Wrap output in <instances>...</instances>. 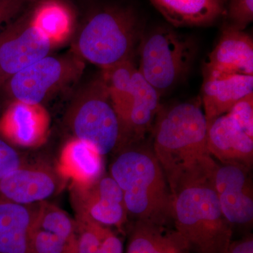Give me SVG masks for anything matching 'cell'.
Segmentation results:
<instances>
[{
	"instance_id": "6da1fadb",
	"label": "cell",
	"mask_w": 253,
	"mask_h": 253,
	"mask_svg": "<svg viewBox=\"0 0 253 253\" xmlns=\"http://www.w3.org/2000/svg\"><path fill=\"white\" fill-rule=\"evenodd\" d=\"M207 130L199 102L160 108L153 126V149L172 195L212 178L217 163L208 150Z\"/></svg>"
},
{
	"instance_id": "7a4b0ae2",
	"label": "cell",
	"mask_w": 253,
	"mask_h": 253,
	"mask_svg": "<svg viewBox=\"0 0 253 253\" xmlns=\"http://www.w3.org/2000/svg\"><path fill=\"white\" fill-rule=\"evenodd\" d=\"M144 141L116 151L110 175L123 192L127 215L167 226L172 221V195L153 146Z\"/></svg>"
},
{
	"instance_id": "3957f363",
	"label": "cell",
	"mask_w": 253,
	"mask_h": 253,
	"mask_svg": "<svg viewBox=\"0 0 253 253\" xmlns=\"http://www.w3.org/2000/svg\"><path fill=\"white\" fill-rule=\"evenodd\" d=\"M144 33V22L131 6H101L83 23L73 51L84 61L104 69L132 60Z\"/></svg>"
},
{
	"instance_id": "277c9868",
	"label": "cell",
	"mask_w": 253,
	"mask_h": 253,
	"mask_svg": "<svg viewBox=\"0 0 253 253\" xmlns=\"http://www.w3.org/2000/svg\"><path fill=\"white\" fill-rule=\"evenodd\" d=\"M172 219L191 253H224L232 241L233 226L221 212L211 179L172 195Z\"/></svg>"
},
{
	"instance_id": "5b68a950",
	"label": "cell",
	"mask_w": 253,
	"mask_h": 253,
	"mask_svg": "<svg viewBox=\"0 0 253 253\" xmlns=\"http://www.w3.org/2000/svg\"><path fill=\"white\" fill-rule=\"evenodd\" d=\"M67 121L74 137L91 145L103 157L122 147L121 122L101 77L77 91Z\"/></svg>"
},
{
	"instance_id": "8992f818",
	"label": "cell",
	"mask_w": 253,
	"mask_h": 253,
	"mask_svg": "<svg viewBox=\"0 0 253 253\" xmlns=\"http://www.w3.org/2000/svg\"><path fill=\"white\" fill-rule=\"evenodd\" d=\"M138 50V71L160 94L187 76L197 51L193 38L167 26L144 31Z\"/></svg>"
},
{
	"instance_id": "52a82bcc",
	"label": "cell",
	"mask_w": 253,
	"mask_h": 253,
	"mask_svg": "<svg viewBox=\"0 0 253 253\" xmlns=\"http://www.w3.org/2000/svg\"><path fill=\"white\" fill-rule=\"evenodd\" d=\"M85 68L74 51L62 56H48L9 78L0 89L11 101L42 104L46 99L76 84Z\"/></svg>"
},
{
	"instance_id": "ba28073f",
	"label": "cell",
	"mask_w": 253,
	"mask_h": 253,
	"mask_svg": "<svg viewBox=\"0 0 253 253\" xmlns=\"http://www.w3.org/2000/svg\"><path fill=\"white\" fill-rule=\"evenodd\" d=\"M55 45L31 22V10L0 33V88L10 78L49 55Z\"/></svg>"
},
{
	"instance_id": "9c48e42d",
	"label": "cell",
	"mask_w": 253,
	"mask_h": 253,
	"mask_svg": "<svg viewBox=\"0 0 253 253\" xmlns=\"http://www.w3.org/2000/svg\"><path fill=\"white\" fill-rule=\"evenodd\" d=\"M71 197L76 217H86L123 232L127 219L123 192L111 175L87 185L73 184Z\"/></svg>"
},
{
	"instance_id": "30bf717a",
	"label": "cell",
	"mask_w": 253,
	"mask_h": 253,
	"mask_svg": "<svg viewBox=\"0 0 253 253\" xmlns=\"http://www.w3.org/2000/svg\"><path fill=\"white\" fill-rule=\"evenodd\" d=\"M251 168L218 164L211 181L221 212L231 225L250 227L253 221V191Z\"/></svg>"
},
{
	"instance_id": "8fae6325",
	"label": "cell",
	"mask_w": 253,
	"mask_h": 253,
	"mask_svg": "<svg viewBox=\"0 0 253 253\" xmlns=\"http://www.w3.org/2000/svg\"><path fill=\"white\" fill-rule=\"evenodd\" d=\"M66 180L58 169L23 165L0 180V200L26 206L40 204L59 194Z\"/></svg>"
},
{
	"instance_id": "7c38bea8",
	"label": "cell",
	"mask_w": 253,
	"mask_h": 253,
	"mask_svg": "<svg viewBox=\"0 0 253 253\" xmlns=\"http://www.w3.org/2000/svg\"><path fill=\"white\" fill-rule=\"evenodd\" d=\"M50 117L42 104L13 101L0 118V134L9 144L37 147L46 141Z\"/></svg>"
},
{
	"instance_id": "4fadbf2b",
	"label": "cell",
	"mask_w": 253,
	"mask_h": 253,
	"mask_svg": "<svg viewBox=\"0 0 253 253\" xmlns=\"http://www.w3.org/2000/svg\"><path fill=\"white\" fill-rule=\"evenodd\" d=\"M207 143L211 156L221 164L251 168L253 137L248 135L227 113L208 122Z\"/></svg>"
},
{
	"instance_id": "5bb4252c",
	"label": "cell",
	"mask_w": 253,
	"mask_h": 253,
	"mask_svg": "<svg viewBox=\"0 0 253 253\" xmlns=\"http://www.w3.org/2000/svg\"><path fill=\"white\" fill-rule=\"evenodd\" d=\"M253 94V76L204 71L202 104L207 122L229 112L240 100Z\"/></svg>"
},
{
	"instance_id": "9a60e30c",
	"label": "cell",
	"mask_w": 253,
	"mask_h": 253,
	"mask_svg": "<svg viewBox=\"0 0 253 253\" xmlns=\"http://www.w3.org/2000/svg\"><path fill=\"white\" fill-rule=\"evenodd\" d=\"M160 97L161 94L136 68L133 76L131 104L122 127L121 148L144 140L146 134L152 131L155 119L161 108Z\"/></svg>"
},
{
	"instance_id": "2e32d148",
	"label": "cell",
	"mask_w": 253,
	"mask_h": 253,
	"mask_svg": "<svg viewBox=\"0 0 253 253\" xmlns=\"http://www.w3.org/2000/svg\"><path fill=\"white\" fill-rule=\"evenodd\" d=\"M204 71L253 76V41L244 31L223 27L217 45L208 56Z\"/></svg>"
},
{
	"instance_id": "e0dca14e",
	"label": "cell",
	"mask_w": 253,
	"mask_h": 253,
	"mask_svg": "<svg viewBox=\"0 0 253 253\" xmlns=\"http://www.w3.org/2000/svg\"><path fill=\"white\" fill-rule=\"evenodd\" d=\"M38 204L0 200V253H31L30 235Z\"/></svg>"
},
{
	"instance_id": "ac0fdd59",
	"label": "cell",
	"mask_w": 253,
	"mask_h": 253,
	"mask_svg": "<svg viewBox=\"0 0 253 253\" xmlns=\"http://www.w3.org/2000/svg\"><path fill=\"white\" fill-rule=\"evenodd\" d=\"M174 27L207 26L223 17L225 0H149Z\"/></svg>"
},
{
	"instance_id": "d6986e66",
	"label": "cell",
	"mask_w": 253,
	"mask_h": 253,
	"mask_svg": "<svg viewBox=\"0 0 253 253\" xmlns=\"http://www.w3.org/2000/svg\"><path fill=\"white\" fill-rule=\"evenodd\" d=\"M58 169L73 184L87 185L104 175L103 156L91 145L74 137L63 146Z\"/></svg>"
},
{
	"instance_id": "ffe728a7",
	"label": "cell",
	"mask_w": 253,
	"mask_h": 253,
	"mask_svg": "<svg viewBox=\"0 0 253 253\" xmlns=\"http://www.w3.org/2000/svg\"><path fill=\"white\" fill-rule=\"evenodd\" d=\"M166 226L136 220L126 253H191L179 233Z\"/></svg>"
},
{
	"instance_id": "44dd1931",
	"label": "cell",
	"mask_w": 253,
	"mask_h": 253,
	"mask_svg": "<svg viewBox=\"0 0 253 253\" xmlns=\"http://www.w3.org/2000/svg\"><path fill=\"white\" fill-rule=\"evenodd\" d=\"M33 26L54 45L61 44L71 35L74 23L72 11L61 0H42L31 10Z\"/></svg>"
},
{
	"instance_id": "7402d4cb",
	"label": "cell",
	"mask_w": 253,
	"mask_h": 253,
	"mask_svg": "<svg viewBox=\"0 0 253 253\" xmlns=\"http://www.w3.org/2000/svg\"><path fill=\"white\" fill-rule=\"evenodd\" d=\"M136 68L132 60H126L102 69L101 77L119 118L121 128L126 121L130 106L133 76Z\"/></svg>"
},
{
	"instance_id": "603a6c76",
	"label": "cell",
	"mask_w": 253,
	"mask_h": 253,
	"mask_svg": "<svg viewBox=\"0 0 253 253\" xmlns=\"http://www.w3.org/2000/svg\"><path fill=\"white\" fill-rule=\"evenodd\" d=\"M78 253H100L106 236L112 230L109 226L86 217H76Z\"/></svg>"
},
{
	"instance_id": "cb8c5ba5",
	"label": "cell",
	"mask_w": 253,
	"mask_h": 253,
	"mask_svg": "<svg viewBox=\"0 0 253 253\" xmlns=\"http://www.w3.org/2000/svg\"><path fill=\"white\" fill-rule=\"evenodd\" d=\"M223 27L244 31L253 21V0H225Z\"/></svg>"
},
{
	"instance_id": "d4e9b609",
	"label": "cell",
	"mask_w": 253,
	"mask_h": 253,
	"mask_svg": "<svg viewBox=\"0 0 253 253\" xmlns=\"http://www.w3.org/2000/svg\"><path fill=\"white\" fill-rule=\"evenodd\" d=\"M227 114L248 135L253 137V94L238 101Z\"/></svg>"
},
{
	"instance_id": "484cf974",
	"label": "cell",
	"mask_w": 253,
	"mask_h": 253,
	"mask_svg": "<svg viewBox=\"0 0 253 253\" xmlns=\"http://www.w3.org/2000/svg\"><path fill=\"white\" fill-rule=\"evenodd\" d=\"M22 158L7 141L0 138V180L23 166Z\"/></svg>"
},
{
	"instance_id": "4316f807",
	"label": "cell",
	"mask_w": 253,
	"mask_h": 253,
	"mask_svg": "<svg viewBox=\"0 0 253 253\" xmlns=\"http://www.w3.org/2000/svg\"><path fill=\"white\" fill-rule=\"evenodd\" d=\"M26 0H0V33L25 12Z\"/></svg>"
},
{
	"instance_id": "83f0119b",
	"label": "cell",
	"mask_w": 253,
	"mask_h": 253,
	"mask_svg": "<svg viewBox=\"0 0 253 253\" xmlns=\"http://www.w3.org/2000/svg\"><path fill=\"white\" fill-rule=\"evenodd\" d=\"M224 253H253L252 234L236 241H231Z\"/></svg>"
},
{
	"instance_id": "f1b7e54d",
	"label": "cell",
	"mask_w": 253,
	"mask_h": 253,
	"mask_svg": "<svg viewBox=\"0 0 253 253\" xmlns=\"http://www.w3.org/2000/svg\"><path fill=\"white\" fill-rule=\"evenodd\" d=\"M26 1H28V2L38 3L40 2V1H41L42 0H26Z\"/></svg>"
}]
</instances>
